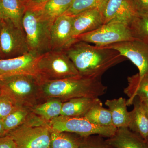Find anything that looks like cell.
<instances>
[{
  "instance_id": "cell-17",
  "label": "cell",
  "mask_w": 148,
  "mask_h": 148,
  "mask_svg": "<svg viewBox=\"0 0 148 148\" xmlns=\"http://www.w3.org/2000/svg\"><path fill=\"white\" fill-rule=\"evenodd\" d=\"M132 105L134 108L129 112L130 121L127 127L146 141L148 136V118L138 97L134 98Z\"/></svg>"
},
{
  "instance_id": "cell-24",
  "label": "cell",
  "mask_w": 148,
  "mask_h": 148,
  "mask_svg": "<svg viewBox=\"0 0 148 148\" xmlns=\"http://www.w3.org/2000/svg\"><path fill=\"white\" fill-rule=\"evenodd\" d=\"M80 139L66 132H58L51 128L49 148H79Z\"/></svg>"
},
{
  "instance_id": "cell-7",
  "label": "cell",
  "mask_w": 148,
  "mask_h": 148,
  "mask_svg": "<svg viewBox=\"0 0 148 148\" xmlns=\"http://www.w3.org/2000/svg\"><path fill=\"white\" fill-rule=\"evenodd\" d=\"M51 128L60 132H71L86 137L99 135L109 138L116 132L114 125L102 126L93 124L85 117H71L60 115L48 122Z\"/></svg>"
},
{
  "instance_id": "cell-25",
  "label": "cell",
  "mask_w": 148,
  "mask_h": 148,
  "mask_svg": "<svg viewBox=\"0 0 148 148\" xmlns=\"http://www.w3.org/2000/svg\"><path fill=\"white\" fill-rule=\"evenodd\" d=\"M29 115V111L26 107L18 106L3 120L6 133L23 124L28 119Z\"/></svg>"
},
{
  "instance_id": "cell-18",
  "label": "cell",
  "mask_w": 148,
  "mask_h": 148,
  "mask_svg": "<svg viewBox=\"0 0 148 148\" xmlns=\"http://www.w3.org/2000/svg\"><path fill=\"white\" fill-rule=\"evenodd\" d=\"M26 9L21 0H0V19L10 20L22 28V20Z\"/></svg>"
},
{
  "instance_id": "cell-9",
  "label": "cell",
  "mask_w": 148,
  "mask_h": 148,
  "mask_svg": "<svg viewBox=\"0 0 148 148\" xmlns=\"http://www.w3.org/2000/svg\"><path fill=\"white\" fill-rule=\"evenodd\" d=\"M1 20V59L14 58L29 53L26 35L23 28L17 27L10 20Z\"/></svg>"
},
{
  "instance_id": "cell-29",
  "label": "cell",
  "mask_w": 148,
  "mask_h": 148,
  "mask_svg": "<svg viewBox=\"0 0 148 148\" xmlns=\"http://www.w3.org/2000/svg\"><path fill=\"white\" fill-rule=\"evenodd\" d=\"M18 107L10 98L0 93V119H3Z\"/></svg>"
},
{
  "instance_id": "cell-36",
  "label": "cell",
  "mask_w": 148,
  "mask_h": 148,
  "mask_svg": "<svg viewBox=\"0 0 148 148\" xmlns=\"http://www.w3.org/2000/svg\"><path fill=\"white\" fill-rule=\"evenodd\" d=\"M1 20L0 19V32H1ZM0 59H1V58H0Z\"/></svg>"
},
{
  "instance_id": "cell-11",
  "label": "cell",
  "mask_w": 148,
  "mask_h": 148,
  "mask_svg": "<svg viewBox=\"0 0 148 148\" xmlns=\"http://www.w3.org/2000/svg\"><path fill=\"white\" fill-rule=\"evenodd\" d=\"M39 57L29 52L18 57L0 59V78L18 75H33L41 78L37 68Z\"/></svg>"
},
{
  "instance_id": "cell-35",
  "label": "cell",
  "mask_w": 148,
  "mask_h": 148,
  "mask_svg": "<svg viewBox=\"0 0 148 148\" xmlns=\"http://www.w3.org/2000/svg\"><path fill=\"white\" fill-rule=\"evenodd\" d=\"M21 1H22L26 5V4H27V3L29 2V0H21Z\"/></svg>"
},
{
  "instance_id": "cell-6",
  "label": "cell",
  "mask_w": 148,
  "mask_h": 148,
  "mask_svg": "<svg viewBox=\"0 0 148 148\" xmlns=\"http://www.w3.org/2000/svg\"><path fill=\"white\" fill-rule=\"evenodd\" d=\"M37 68L42 80H55L81 76L64 51L51 50L40 56Z\"/></svg>"
},
{
  "instance_id": "cell-14",
  "label": "cell",
  "mask_w": 148,
  "mask_h": 148,
  "mask_svg": "<svg viewBox=\"0 0 148 148\" xmlns=\"http://www.w3.org/2000/svg\"><path fill=\"white\" fill-rule=\"evenodd\" d=\"M104 24L101 8L88 10L73 16V36L79 35L94 31Z\"/></svg>"
},
{
  "instance_id": "cell-1",
  "label": "cell",
  "mask_w": 148,
  "mask_h": 148,
  "mask_svg": "<svg viewBox=\"0 0 148 148\" xmlns=\"http://www.w3.org/2000/svg\"><path fill=\"white\" fill-rule=\"evenodd\" d=\"M64 51L80 76L85 77L101 79L110 68L126 60L113 49L91 45L79 41L75 40Z\"/></svg>"
},
{
  "instance_id": "cell-22",
  "label": "cell",
  "mask_w": 148,
  "mask_h": 148,
  "mask_svg": "<svg viewBox=\"0 0 148 148\" xmlns=\"http://www.w3.org/2000/svg\"><path fill=\"white\" fill-rule=\"evenodd\" d=\"M73 1L49 0L40 8L45 15L53 21L66 13Z\"/></svg>"
},
{
  "instance_id": "cell-38",
  "label": "cell",
  "mask_w": 148,
  "mask_h": 148,
  "mask_svg": "<svg viewBox=\"0 0 148 148\" xmlns=\"http://www.w3.org/2000/svg\"><path fill=\"white\" fill-rule=\"evenodd\" d=\"M1 78H0V80H1Z\"/></svg>"
},
{
  "instance_id": "cell-27",
  "label": "cell",
  "mask_w": 148,
  "mask_h": 148,
  "mask_svg": "<svg viewBox=\"0 0 148 148\" xmlns=\"http://www.w3.org/2000/svg\"><path fill=\"white\" fill-rule=\"evenodd\" d=\"M106 1V0H74L65 14L74 16L88 10L101 8Z\"/></svg>"
},
{
  "instance_id": "cell-30",
  "label": "cell",
  "mask_w": 148,
  "mask_h": 148,
  "mask_svg": "<svg viewBox=\"0 0 148 148\" xmlns=\"http://www.w3.org/2000/svg\"><path fill=\"white\" fill-rule=\"evenodd\" d=\"M133 2L138 14L148 15V0H133Z\"/></svg>"
},
{
  "instance_id": "cell-26",
  "label": "cell",
  "mask_w": 148,
  "mask_h": 148,
  "mask_svg": "<svg viewBox=\"0 0 148 148\" xmlns=\"http://www.w3.org/2000/svg\"><path fill=\"white\" fill-rule=\"evenodd\" d=\"M129 25L135 39L148 43V15L139 14Z\"/></svg>"
},
{
  "instance_id": "cell-32",
  "label": "cell",
  "mask_w": 148,
  "mask_h": 148,
  "mask_svg": "<svg viewBox=\"0 0 148 148\" xmlns=\"http://www.w3.org/2000/svg\"><path fill=\"white\" fill-rule=\"evenodd\" d=\"M49 0H29L26 6L40 8Z\"/></svg>"
},
{
  "instance_id": "cell-28",
  "label": "cell",
  "mask_w": 148,
  "mask_h": 148,
  "mask_svg": "<svg viewBox=\"0 0 148 148\" xmlns=\"http://www.w3.org/2000/svg\"><path fill=\"white\" fill-rule=\"evenodd\" d=\"M103 137L99 135L81 137L79 148H115L107 143Z\"/></svg>"
},
{
  "instance_id": "cell-33",
  "label": "cell",
  "mask_w": 148,
  "mask_h": 148,
  "mask_svg": "<svg viewBox=\"0 0 148 148\" xmlns=\"http://www.w3.org/2000/svg\"><path fill=\"white\" fill-rule=\"evenodd\" d=\"M6 132L4 127L3 120L0 119V137H3L6 135Z\"/></svg>"
},
{
  "instance_id": "cell-12",
  "label": "cell",
  "mask_w": 148,
  "mask_h": 148,
  "mask_svg": "<svg viewBox=\"0 0 148 148\" xmlns=\"http://www.w3.org/2000/svg\"><path fill=\"white\" fill-rule=\"evenodd\" d=\"M101 11L104 24L119 21L130 24L139 15L133 0H106Z\"/></svg>"
},
{
  "instance_id": "cell-19",
  "label": "cell",
  "mask_w": 148,
  "mask_h": 148,
  "mask_svg": "<svg viewBox=\"0 0 148 148\" xmlns=\"http://www.w3.org/2000/svg\"><path fill=\"white\" fill-rule=\"evenodd\" d=\"M128 85L124 92L129 97L126 105H132L134 98L138 97L141 102L148 101V75L140 77L138 73L129 77Z\"/></svg>"
},
{
  "instance_id": "cell-2",
  "label": "cell",
  "mask_w": 148,
  "mask_h": 148,
  "mask_svg": "<svg viewBox=\"0 0 148 148\" xmlns=\"http://www.w3.org/2000/svg\"><path fill=\"white\" fill-rule=\"evenodd\" d=\"M107 89L101 79L82 76L42 80L40 84V93L47 98H55L65 102L81 97L99 98L106 93Z\"/></svg>"
},
{
  "instance_id": "cell-8",
  "label": "cell",
  "mask_w": 148,
  "mask_h": 148,
  "mask_svg": "<svg viewBox=\"0 0 148 148\" xmlns=\"http://www.w3.org/2000/svg\"><path fill=\"white\" fill-rule=\"evenodd\" d=\"M75 39L94 44L101 47L136 40L133 37L129 24L119 21H112L104 24L94 31L78 36Z\"/></svg>"
},
{
  "instance_id": "cell-20",
  "label": "cell",
  "mask_w": 148,
  "mask_h": 148,
  "mask_svg": "<svg viewBox=\"0 0 148 148\" xmlns=\"http://www.w3.org/2000/svg\"><path fill=\"white\" fill-rule=\"evenodd\" d=\"M126 101L125 98L120 97L105 102L110 112L113 125L117 128L128 127L129 124L130 116L127 110Z\"/></svg>"
},
{
  "instance_id": "cell-13",
  "label": "cell",
  "mask_w": 148,
  "mask_h": 148,
  "mask_svg": "<svg viewBox=\"0 0 148 148\" xmlns=\"http://www.w3.org/2000/svg\"><path fill=\"white\" fill-rule=\"evenodd\" d=\"M73 24V16L65 14L53 21L50 30L51 50L64 51L75 41Z\"/></svg>"
},
{
  "instance_id": "cell-23",
  "label": "cell",
  "mask_w": 148,
  "mask_h": 148,
  "mask_svg": "<svg viewBox=\"0 0 148 148\" xmlns=\"http://www.w3.org/2000/svg\"><path fill=\"white\" fill-rule=\"evenodd\" d=\"M84 117L93 124L99 126L113 125L110 112L103 107V103L92 107Z\"/></svg>"
},
{
  "instance_id": "cell-37",
  "label": "cell",
  "mask_w": 148,
  "mask_h": 148,
  "mask_svg": "<svg viewBox=\"0 0 148 148\" xmlns=\"http://www.w3.org/2000/svg\"><path fill=\"white\" fill-rule=\"evenodd\" d=\"M146 142H147V143L148 144V136L147 137V140H146Z\"/></svg>"
},
{
  "instance_id": "cell-10",
  "label": "cell",
  "mask_w": 148,
  "mask_h": 148,
  "mask_svg": "<svg viewBox=\"0 0 148 148\" xmlns=\"http://www.w3.org/2000/svg\"><path fill=\"white\" fill-rule=\"evenodd\" d=\"M103 47L118 51L137 66L139 76L148 75V43L138 40L121 42Z\"/></svg>"
},
{
  "instance_id": "cell-4",
  "label": "cell",
  "mask_w": 148,
  "mask_h": 148,
  "mask_svg": "<svg viewBox=\"0 0 148 148\" xmlns=\"http://www.w3.org/2000/svg\"><path fill=\"white\" fill-rule=\"evenodd\" d=\"M39 77L18 75L3 78L0 80V93L7 96L18 106H33L40 93Z\"/></svg>"
},
{
  "instance_id": "cell-34",
  "label": "cell",
  "mask_w": 148,
  "mask_h": 148,
  "mask_svg": "<svg viewBox=\"0 0 148 148\" xmlns=\"http://www.w3.org/2000/svg\"><path fill=\"white\" fill-rule=\"evenodd\" d=\"M141 103H142V106H143V109L145 113L146 116L148 118V101L141 102Z\"/></svg>"
},
{
  "instance_id": "cell-3",
  "label": "cell",
  "mask_w": 148,
  "mask_h": 148,
  "mask_svg": "<svg viewBox=\"0 0 148 148\" xmlns=\"http://www.w3.org/2000/svg\"><path fill=\"white\" fill-rule=\"evenodd\" d=\"M53 21L45 15L41 8L26 6L22 27L29 52L39 56L51 50L50 30Z\"/></svg>"
},
{
  "instance_id": "cell-31",
  "label": "cell",
  "mask_w": 148,
  "mask_h": 148,
  "mask_svg": "<svg viewBox=\"0 0 148 148\" xmlns=\"http://www.w3.org/2000/svg\"><path fill=\"white\" fill-rule=\"evenodd\" d=\"M0 148H16L13 140L8 135L0 137Z\"/></svg>"
},
{
  "instance_id": "cell-21",
  "label": "cell",
  "mask_w": 148,
  "mask_h": 148,
  "mask_svg": "<svg viewBox=\"0 0 148 148\" xmlns=\"http://www.w3.org/2000/svg\"><path fill=\"white\" fill-rule=\"evenodd\" d=\"M63 103V101L59 99H52L35 106L32 109V112L35 114L48 122L61 115Z\"/></svg>"
},
{
  "instance_id": "cell-5",
  "label": "cell",
  "mask_w": 148,
  "mask_h": 148,
  "mask_svg": "<svg viewBox=\"0 0 148 148\" xmlns=\"http://www.w3.org/2000/svg\"><path fill=\"white\" fill-rule=\"evenodd\" d=\"M27 120L23 124L8 132L16 148H49L51 127L41 119Z\"/></svg>"
},
{
  "instance_id": "cell-15",
  "label": "cell",
  "mask_w": 148,
  "mask_h": 148,
  "mask_svg": "<svg viewBox=\"0 0 148 148\" xmlns=\"http://www.w3.org/2000/svg\"><path fill=\"white\" fill-rule=\"evenodd\" d=\"M106 141L115 148H148L145 140L127 127L117 128L114 135Z\"/></svg>"
},
{
  "instance_id": "cell-16",
  "label": "cell",
  "mask_w": 148,
  "mask_h": 148,
  "mask_svg": "<svg viewBox=\"0 0 148 148\" xmlns=\"http://www.w3.org/2000/svg\"><path fill=\"white\" fill-rule=\"evenodd\" d=\"M99 98L81 97L73 98L63 103L61 115L83 117L95 105L102 103Z\"/></svg>"
}]
</instances>
